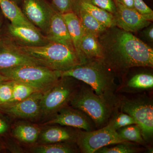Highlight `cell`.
Returning a JSON list of instances; mask_svg holds the SVG:
<instances>
[{
    "instance_id": "cell-1",
    "label": "cell",
    "mask_w": 153,
    "mask_h": 153,
    "mask_svg": "<svg viewBox=\"0 0 153 153\" xmlns=\"http://www.w3.org/2000/svg\"><path fill=\"white\" fill-rule=\"evenodd\" d=\"M101 60L121 77L134 67H153V49L130 32L116 26L107 28L98 36Z\"/></svg>"
},
{
    "instance_id": "cell-2",
    "label": "cell",
    "mask_w": 153,
    "mask_h": 153,
    "mask_svg": "<svg viewBox=\"0 0 153 153\" xmlns=\"http://www.w3.org/2000/svg\"><path fill=\"white\" fill-rule=\"evenodd\" d=\"M58 73L60 77L70 76L86 83L92 88L96 94L119 105L120 94L116 93L117 76L100 59L88 60L68 71Z\"/></svg>"
},
{
    "instance_id": "cell-3",
    "label": "cell",
    "mask_w": 153,
    "mask_h": 153,
    "mask_svg": "<svg viewBox=\"0 0 153 153\" xmlns=\"http://www.w3.org/2000/svg\"><path fill=\"white\" fill-rule=\"evenodd\" d=\"M18 45L26 55L38 64L53 71H68L86 63L74 49L58 42L49 41L47 44L38 47Z\"/></svg>"
},
{
    "instance_id": "cell-4",
    "label": "cell",
    "mask_w": 153,
    "mask_h": 153,
    "mask_svg": "<svg viewBox=\"0 0 153 153\" xmlns=\"http://www.w3.org/2000/svg\"><path fill=\"white\" fill-rule=\"evenodd\" d=\"M69 105L85 112L93 121L97 129L107 125L113 112L118 107V105L96 94L92 88L81 81Z\"/></svg>"
},
{
    "instance_id": "cell-5",
    "label": "cell",
    "mask_w": 153,
    "mask_h": 153,
    "mask_svg": "<svg viewBox=\"0 0 153 153\" xmlns=\"http://www.w3.org/2000/svg\"><path fill=\"white\" fill-rule=\"evenodd\" d=\"M149 92L120 94L118 108L136 121L146 143L152 146L153 141V100Z\"/></svg>"
},
{
    "instance_id": "cell-6",
    "label": "cell",
    "mask_w": 153,
    "mask_h": 153,
    "mask_svg": "<svg viewBox=\"0 0 153 153\" xmlns=\"http://www.w3.org/2000/svg\"><path fill=\"white\" fill-rule=\"evenodd\" d=\"M81 81L71 76H60L43 92L41 102V117L38 123L49 120L61 108L69 105Z\"/></svg>"
},
{
    "instance_id": "cell-7",
    "label": "cell",
    "mask_w": 153,
    "mask_h": 153,
    "mask_svg": "<svg viewBox=\"0 0 153 153\" xmlns=\"http://www.w3.org/2000/svg\"><path fill=\"white\" fill-rule=\"evenodd\" d=\"M10 80L23 82L37 91L44 92L60 78L58 71L35 64L21 65L0 71Z\"/></svg>"
},
{
    "instance_id": "cell-8",
    "label": "cell",
    "mask_w": 153,
    "mask_h": 153,
    "mask_svg": "<svg viewBox=\"0 0 153 153\" xmlns=\"http://www.w3.org/2000/svg\"><path fill=\"white\" fill-rule=\"evenodd\" d=\"M116 131L107 125L92 131L78 129L76 141L80 153H95L100 148L108 145L126 142Z\"/></svg>"
},
{
    "instance_id": "cell-9",
    "label": "cell",
    "mask_w": 153,
    "mask_h": 153,
    "mask_svg": "<svg viewBox=\"0 0 153 153\" xmlns=\"http://www.w3.org/2000/svg\"><path fill=\"white\" fill-rule=\"evenodd\" d=\"M43 94V92L36 91L22 101L0 105V111L14 120H27L38 123L41 117Z\"/></svg>"
},
{
    "instance_id": "cell-10",
    "label": "cell",
    "mask_w": 153,
    "mask_h": 153,
    "mask_svg": "<svg viewBox=\"0 0 153 153\" xmlns=\"http://www.w3.org/2000/svg\"><path fill=\"white\" fill-rule=\"evenodd\" d=\"M41 125L58 124L89 131L97 129L93 121L82 111L68 105Z\"/></svg>"
},
{
    "instance_id": "cell-11",
    "label": "cell",
    "mask_w": 153,
    "mask_h": 153,
    "mask_svg": "<svg viewBox=\"0 0 153 153\" xmlns=\"http://www.w3.org/2000/svg\"><path fill=\"white\" fill-rule=\"evenodd\" d=\"M25 16L41 32L46 34L55 11L47 0H22Z\"/></svg>"
},
{
    "instance_id": "cell-12",
    "label": "cell",
    "mask_w": 153,
    "mask_h": 153,
    "mask_svg": "<svg viewBox=\"0 0 153 153\" xmlns=\"http://www.w3.org/2000/svg\"><path fill=\"white\" fill-rule=\"evenodd\" d=\"M114 2L117 10L114 16L118 27L130 33L137 32L147 27L153 21V14L143 15L135 9L128 8L121 3Z\"/></svg>"
},
{
    "instance_id": "cell-13",
    "label": "cell",
    "mask_w": 153,
    "mask_h": 153,
    "mask_svg": "<svg viewBox=\"0 0 153 153\" xmlns=\"http://www.w3.org/2000/svg\"><path fill=\"white\" fill-rule=\"evenodd\" d=\"M116 91L117 94H133L150 92L153 89V74L149 71L132 73L128 70L120 77Z\"/></svg>"
},
{
    "instance_id": "cell-14",
    "label": "cell",
    "mask_w": 153,
    "mask_h": 153,
    "mask_svg": "<svg viewBox=\"0 0 153 153\" xmlns=\"http://www.w3.org/2000/svg\"><path fill=\"white\" fill-rule=\"evenodd\" d=\"M26 64L40 65L8 36L0 38V71Z\"/></svg>"
},
{
    "instance_id": "cell-15",
    "label": "cell",
    "mask_w": 153,
    "mask_h": 153,
    "mask_svg": "<svg viewBox=\"0 0 153 153\" xmlns=\"http://www.w3.org/2000/svg\"><path fill=\"white\" fill-rule=\"evenodd\" d=\"M9 37L16 44L26 47H38L49 43L45 35L38 29L10 24L7 26Z\"/></svg>"
},
{
    "instance_id": "cell-16",
    "label": "cell",
    "mask_w": 153,
    "mask_h": 153,
    "mask_svg": "<svg viewBox=\"0 0 153 153\" xmlns=\"http://www.w3.org/2000/svg\"><path fill=\"white\" fill-rule=\"evenodd\" d=\"M41 126L37 145L65 142L76 143L79 129L58 124Z\"/></svg>"
},
{
    "instance_id": "cell-17",
    "label": "cell",
    "mask_w": 153,
    "mask_h": 153,
    "mask_svg": "<svg viewBox=\"0 0 153 153\" xmlns=\"http://www.w3.org/2000/svg\"><path fill=\"white\" fill-rule=\"evenodd\" d=\"M42 126L30 121L15 120L10 134L28 149L37 145Z\"/></svg>"
},
{
    "instance_id": "cell-18",
    "label": "cell",
    "mask_w": 153,
    "mask_h": 153,
    "mask_svg": "<svg viewBox=\"0 0 153 153\" xmlns=\"http://www.w3.org/2000/svg\"><path fill=\"white\" fill-rule=\"evenodd\" d=\"M45 36L49 41L65 44L74 49L66 22L62 14L57 11L52 15Z\"/></svg>"
},
{
    "instance_id": "cell-19",
    "label": "cell",
    "mask_w": 153,
    "mask_h": 153,
    "mask_svg": "<svg viewBox=\"0 0 153 153\" xmlns=\"http://www.w3.org/2000/svg\"><path fill=\"white\" fill-rule=\"evenodd\" d=\"M75 51L79 57L86 62L88 60L83 55L80 50V43L84 31L77 15L73 12L62 14Z\"/></svg>"
},
{
    "instance_id": "cell-20",
    "label": "cell",
    "mask_w": 153,
    "mask_h": 153,
    "mask_svg": "<svg viewBox=\"0 0 153 153\" xmlns=\"http://www.w3.org/2000/svg\"><path fill=\"white\" fill-rule=\"evenodd\" d=\"M0 7L5 16L11 24L38 29L25 16L22 9L12 0H0ZM39 30V29H38Z\"/></svg>"
},
{
    "instance_id": "cell-21",
    "label": "cell",
    "mask_w": 153,
    "mask_h": 153,
    "mask_svg": "<svg viewBox=\"0 0 153 153\" xmlns=\"http://www.w3.org/2000/svg\"><path fill=\"white\" fill-rule=\"evenodd\" d=\"M27 151L32 153H80L76 143L68 142L36 145L28 148Z\"/></svg>"
},
{
    "instance_id": "cell-22",
    "label": "cell",
    "mask_w": 153,
    "mask_h": 153,
    "mask_svg": "<svg viewBox=\"0 0 153 153\" xmlns=\"http://www.w3.org/2000/svg\"><path fill=\"white\" fill-rule=\"evenodd\" d=\"M80 50L88 60H101L102 58V49L98 36L92 33L84 32L80 43Z\"/></svg>"
},
{
    "instance_id": "cell-23",
    "label": "cell",
    "mask_w": 153,
    "mask_h": 153,
    "mask_svg": "<svg viewBox=\"0 0 153 153\" xmlns=\"http://www.w3.org/2000/svg\"><path fill=\"white\" fill-rule=\"evenodd\" d=\"M77 5L84 9L106 28L116 26L115 20L113 14L94 5L88 0H79Z\"/></svg>"
},
{
    "instance_id": "cell-24",
    "label": "cell",
    "mask_w": 153,
    "mask_h": 153,
    "mask_svg": "<svg viewBox=\"0 0 153 153\" xmlns=\"http://www.w3.org/2000/svg\"><path fill=\"white\" fill-rule=\"evenodd\" d=\"M73 12L79 18L84 32L92 33L98 36L106 30V27L78 5H76Z\"/></svg>"
},
{
    "instance_id": "cell-25",
    "label": "cell",
    "mask_w": 153,
    "mask_h": 153,
    "mask_svg": "<svg viewBox=\"0 0 153 153\" xmlns=\"http://www.w3.org/2000/svg\"><path fill=\"white\" fill-rule=\"evenodd\" d=\"M116 131L120 137L126 141L135 143L146 149L151 146L144 140L140 128L137 124L129 125L121 128Z\"/></svg>"
},
{
    "instance_id": "cell-26",
    "label": "cell",
    "mask_w": 153,
    "mask_h": 153,
    "mask_svg": "<svg viewBox=\"0 0 153 153\" xmlns=\"http://www.w3.org/2000/svg\"><path fill=\"white\" fill-rule=\"evenodd\" d=\"M140 146L130 142L118 143L100 148L95 153H137L146 151V148Z\"/></svg>"
},
{
    "instance_id": "cell-27",
    "label": "cell",
    "mask_w": 153,
    "mask_h": 153,
    "mask_svg": "<svg viewBox=\"0 0 153 153\" xmlns=\"http://www.w3.org/2000/svg\"><path fill=\"white\" fill-rule=\"evenodd\" d=\"M137 124L136 121L128 114L120 111L118 107L113 112L107 125L115 131L129 125Z\"/></svg>"
},
{
    "instance_id": "cell-28",
    "label": "cell",
    "mask_w": 153,
    "mask_h": 153,
    "mask_svg": "<svg viewBox=\"0 0 153 153\" xmlns=\"http://www.w3.org/2000/svg\"><path fill=\"white\" fill-rule=\"evenodd\" d=\"M13 96L8 103H15L22 101L36 91H38L33 87L23 82L13 80Z\"/></svg>"
},
{
    "instance_id": "cell-29",
    "label": "cell",
    "mask_w": 153,
    "mask_h": 153,
    "mask_svg": "<svg viewBox=\"0 0 153 153\" xmlns=\"http://www.w3.org/2000/svg\"><path fill=\"white\" fill-rule=\"evenodd\" d=\"M6 152L11 153H28L27 149L22 146L10 134L1 138Z\"/></svg>"
},
{
    "instance_id": "cell-30",
    "label": "cell",
    "mask_w": 153,
    "mask_h": 153,
    "mask_svg": "<svg viewBox=\"0 0 153 153\" xmlns=\"http://www.w3.org/2000/svg\"><path fill=\"white\" fill-rule=\"evenodd\" d=\"M79 0H52V5L55 11L61 14L74 12Z\"/></svg>"
},
{
    "instance_id": "cell-31",
    "label": "cell",
    "mask_w": 153,
    "mask_h": 153,
    "mask_svg": "<svg viewBox=\"0 0 153 153\" xmlns=\"http://www.w3.org/2000/svg\"><path fill=\"white\" fill-rule=\"evenodd\" d=\"M13 80L0 81V105L8 103L13 96Z\"/></svg>"
},
{
    "instance_id": "cell-32",
    "label": "cell",
    "mask_w": 153,
    "mask_h": 153,
    "mask_svg": "<svg viewBox=\"0 0 153 153\" xmlns=\"http://www.w3.org/2000/svg\"><path fill=\"white\" fill-rule=\"evenodd\" d=\"M14 120L0 111V138L10 134Z\"/></svg>"
},
{
    "instance_id": "cell-33",
    "label": "cell",
    "mask_w": 153,
    "mask_h": 153,
    "mask_svg": "<svg viewBox=\"0 0 153 153\" xmlns=\"http://www.w3.org/2000/svg\"><path fill=\"white\" fill-rule=\"evenodd\" d=\"M94 5L114 15L116 12L117 7L113 0H88Z\"/></svg>"
},
{
    "instance_id": "cell-34",
    "label": "cell",
    "mask_w": 153,
    "mask_h": 153,
    "mask_svg": "<svg viewBox=\"0 0 153 153\" xmlns=\"http://www.w3.org/2000/svg\"><path fill=\"white\" fill-rule=\"evenodd\" d=\"M134 8L140 13L153 14V11L143 0H134Z\"/></svg>"
},
{
    "instance_id": "cell-35",
    "label": "cell",
    "mask_w": 153,
    "mask_h": 153,
    "mask_svg": "<svg viewBox=\"0 0 153 153\" xmlns=\"http://www.w3.org/2000/svg\"><path fill=\"white\" fill-rule=\"evenodd\" d=\"M143 32V35L148 41L153 43V25L151 24L145 28Z\"/></svg>"
},
{
    "instance_id": "cell-36",
    "label": "cell",
    "mask_w": 153,
    "mask_h": 153,
    "mask_svg": "<svg viewBox=\"0 0 153 153\" xmlns=\"http://www.w3.org/2000/svg\"><path fill=\"white\" fill-rule=\"evenodd\" d=\"M120 3L126 7L135 9L134 0H120Z\"/></svg>"
},
{
    "instance_id": "cell-37",
    "label": "cell",
    "mask_w": 153,
    "mask_h": 153,
    "mask_svg": "<svg viewBox=\"0 0 153 153\" xmlns=\"http://www.w3.org/2000/svg\"><path fill=\"white\" fill-rule=\"evenodd\" d=\"M1 139L0 138V153L6 152Z\"/></svg>"
},
{
    "instance_id": "cell-38",
    "label": "cell",
    "mask_w": 153,
    "mask_h": 153,
    "mask_svg": "<svg viewBox=\"0 0 153 153\" xmlns=\"http://www.w3.org/2000/svg\"><path fill=\"white\" fill-rule=\"evenodd\" d=\"M10 80V79L0 73V81H5V80Z\"/></svg>"
},
{
    "instance_id": "cell-39",
    "label": "cell",
    "mask_w": 153,
    "mask_h": 153,
    "mask_svg": "<svg viewBox=\"0 0 153 153\" xmlns=\"http://www.w3.org/2000/svg\"><path fill=\"white\" fill-rule=\"evenodd\" d=\"M114 1L120 3V0H114Z\"/></svg>"
},
{
    "instance_id": "cell-40",
    "label": "cell",
    "mask_w": 153,
    "mask_h": 153,
    "mask_svg": "<svg viewBox=\"0 0 153 153\" xmlns=\"http://www.w3.org/2000/svg\"><path fill=\"white\" fill-rule=\"evenodd\" d=\"M12 1H14V2H16V1H18V0H12Z\"/></svg>"
}]
</instances>
